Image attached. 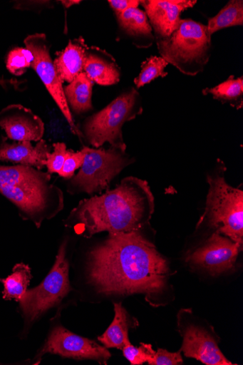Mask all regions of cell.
Instances as JSON below:
<instances>
[{
  "label": "cell",
  "mask_w": 243,
  "mask_h": 365,
  "mask_svg": "<svg viewBox=\"0 0 243 365\" xmlns=\"http://www.w3.org/2000/svg\"><path fill=\"white\" fill-rule=\"evenodd\" d=\"M88 276L98 292L105 294L161 293L170 277L169 264L140 233L109 235L88 255Z\"/></svg>",
  "instance_id": "1"
},
{
  "label": "cell",
  "mask_w": 243,
  "mask_h": 365,
  "mask_svg": "<svg viewBox=\"0 0 243 365\" xmlns=\"http://www.w3.org/2000/svg\"><path fill=\"white\" fill-rule=\"evenodd\" d=\"M154 210L155 198L148 182L129 177L114 190L81 201L64 225L87 239L103 231L140 233Z\"/></svg>",
  "instance_id": "2"
},
{
  "label": "cell",
  "mask_w": 243,
  "mask_h": 365,
  "mask_svg": "<svg viewBox=\"0 0 243 365\" xmlns=\"http://www.w3.org/2000/svg\"><path fill=\"white\" fill-rule=\"evenodd\" d=\"M0 194L16 207L23 220L38 228L64 207L63 191L51 183V175L29 165L0 164Z\"/></svg>",
  "instance_id": "3"
},
{
  "label": "cell",
  "mask_w": 243,
  "mask_h": 365,
  "mask_svg": "<svg viewBox=\"0 0 243 365\" xmlns=\"http://www.w3.org/2000/svg\"><path fill=\"white\" fill-rule=\"evenodd\" d=\"M157 45L162 58L190 76L202 73L212 55L207 26L192 19H182L178 29L169 38L157 40Z\"/></svg>",
  "instance_id": "4"
},
{
  "label": "cell",
  "mask_w": 243,
  "mask_h": 365,
  "mask_svg": "<svg viewBox=\"0 0 243 365\" xmlns=\"http://www.w3.org/2000/svg\"><path fill=\"white\" fill-rule=\"evenodd\" d=\"M143 112L140 94L131 88L105 108L86 119L81 130L83 138L95 148L109 143L111 147L125 152L123 126Z\"/></svg>",
  "instance_id": "5"
},
{
  "label": "cell",
  "mask_w": 243,
  "mask_h": 365,
  "mask_svg": "<svg viewBox=\"0 0 243 365\" xmlns=\"http://www.w3.org/2000/svg\"><path fill=\"white\" fill-rule=\"evenodd\" d=\"M206 207L197 223L203 222L243 247V191L229 185L222 175L208 176Z\"/></svg>",
  "instance_id": "6"
},
{
  "label": "cell",
  "mask_w": 243,
  "mask_h": 365,
  "mask_svg": "<svg viewBox=\"0 0 243 365\" xmlns=\"http://www.w3.org/2000/svg\"><path fill=\"white\" fill-rule=\"evenodd\" d=\"M83 149L85 158L81 169L67 185V191L71 194L92 195L108 189L113 179L133 162L125 151L113 147Z\"/></svg>",
  "instance_id": "7"
},
{
  "label": "cell",
  "mask_w": 243,
  "mask_h": 365,
  "mask_svg": "<svg viewBox=\"0 0 243 365\" xmlns=\"http://www.w3.org/2000/svg\"><path fill=\"white\" fill-rule=\"evenodd\" d=\"M66 242L60 246L53 267L38 287L27 289L21 298L19 312L26 325L36 321L43 313L58 304L72 291L68 279L69 263Z\"/></svg>",
  "instance_id": "8"
},
{
  "label": "cell",
  "mask_w": 243,
  "mask_h": 365,
  "mask_svg": "<svg viewBox=\"0 0 243 365\" xmlns=\"http://www.w3.org/2000/svg\"><path fill=\"white\" fill-rule=\"evenodd\" d=\"M26 48L33 55L31 68L37 73L54 102L71 125L74 135L83 138L81 130L76 124L63 92V81L59 77L50 54V45L45 34L29 36L24 40Z\"/></svg>",
  "instance_id": "9"
},
{
  "label": "cell",
  "mask_w": 243,
  "mask_h": 365,
  "mask_svg": "<svg viewBox=\"0 0 243 365\" xmlns=\"http://www.w3.org/2000/svg\"><path fill=\"white\" fill-rule=\"evenodd\" d=\"M46 354L78 360L92 359L103 364H107L112 356L105 346H101L92 340L73 334L61 326L56 327L51 331L37 358Z\"/></svg>",
  "instance_id": "10"
},
{
  "label": "cell",
  "mask_w": 243,
  "mask_h": 365,
  "mask_svg": "<svg viewBox=\"0 0 243 365\" xmlns=\"http://www.w3.org/2000/svg\"><path fill=\"white\" fill-rule=\"evenodd\" d=\"M242 247L215 232L210 238L192 253L187 261L217 276L233 269Z\"/></svg>",
  "instance_id": "11"
},
{
  "label": "cell",
  "mask_w": 243,
  "mask_h": 365,
  "mask_svg": "<svg viewBox=\"0 0 243 365\" xmlns=\"http://www.w3.org/2000/svg\"><path fill=\"white\" fill-rule=\"evenodd\" d=\"M0 128L9 140L17 142L38 143L45 133L43 120L21 105H11L0 111Z\"/></svg>",
  "instance_id": "12"
},
{
  "label": "cell",
  "mask_w": 243,
  "mask_h": 365,
  "mask_svg": "<svg viewBox=\"0 0 243 365\" xmlns=\"http://www.w3.org/2000/svg\"><path fill=\"white\" fill-rule=\"evenodd\" d=\"M196 0H144L140 2L145 10L157 40L169 38L179 27L181 14L193 8Z\"/></svg>",
  "instance_id": "13"
},
{
  "label": "cell",
  "mask_w": 243,
  "mask_h": 365,
  "mask_svg": "<svg viewBox=\"0 0 243 365\" xmlns=\"http://www.w3.org/2000/svg\"><path fill=\"white\" fill-rule=\"evenodd\" d=\"M183 337L182 351L185 356L194 358L207 365H232L222 354L217 340L200 326H180Z\"/></svg>",
  "instance_id": "14"
},
{
  "label": "cell",
  "mask_w": 243,
  "mask_h": 365,
  "mask_svg": "<svg viewBox=\"0 0 243 365\" xmlns=\"http://www.w3.org/2000/svg\"><path fill=\"white\" fill-rule=\"evenodd\" d=\"M51 152V147L43 140L33 147L31 142L9 143L7 137L0 136V162H12L42 170Z\"/></svg>",
  "instance_id": "15"
},
{
  "label": "cell",
  "mask_w": 243,
  "mask_h": 365,
  "mask_svg": "<svg viewBox=\"0 0 243 365\" xmlns=\"http://www.w3.org/2000/svg\"><path fill=\"white\" fill-rule=\"evenodd\" d=\"M84 73L94 83L100 86H113L120 79L116 60L106 51L96 47H88L87 50Z\"/></svg>",
  "instance_id": "16"
},
{
  "label": "cell",
  "mask_w": 243,
  "mask_h": 365,
  "mask_svg": "<svg viewBox=\"0 0 243 365\" xmlns=\"http://www.w3.org/2000/svg\"><path fill=\"white\" fill-rule=\"evenodd\" d=\"M88 46L83 37L68 42L66 48L53 61L61 81L71 83L84 72Z\"/></svg>",
  "instance_id": "17"
},
{
  "label": "cell",
  "mask_w": 243,
  "mask_h": 365,
  "mask_svg": "<svg viewBox=\"0 0 243 365\" xmlns=\"http://www.w3.org/2000/svg\"><path fill=\"white\" fill-rule=\"evenodd\" d=\"M116 16L122 31L134 40L138 48H148L153 44L155 36L145 12L130 9Z\"/></svg>",
  "instance_id": "18"
},
{
  "label": "cell",
  "mask_w": 243,
  "mask_h": 365,
  "mask_svg": "<svg viewBox=\"0 0 243 365\" xmlns=\"http://www.w3.org/2000/svg\"><path fill=\"white\" fill-rule=\"evenodd\" d=\"M115 318L110 326L98 340L108 349L114 348L123 350L130 344L129 329L138 325L134 322L121 303L115 304Z\"/></svg>",
  "instance_id": "19"
},
{
  "label": "cell",
  "mask_w": 243,
  "mask_h": 365,
  "mask_svg": "<svg viewBox=\"0 0 243 365\" xmlns=\"http://www.w3.org/2000/svg\"><path fill=\"white\" fill-rule=\"evenodd\" d=\"M94 83L83 72L63 88L69 108L79 115L93 109L92 93Z\"/></svg>",
  "instance_id": "20"
},
{
  "label": "cell",
  "mask_w": 243,
  "mask_h": 365,
  "mask_svg": "<svg viewBox=\"0 0 243 365\" xmlns=\"http://www.w3.org/2000/svg\"><path fill=\"white\" fill-rule=\"evenodd\" d=\"M32 275L29 265L19 263L13 269L12 274L6 279H1L4 285V299L14 300L19 302L22 296L28 289Z\"/></svg>",
  "instance_id": "21"
},
{
  "label": "cell",
  "mask_w": 243,
  "mask_h": 365,
  "mask_svg": "<svg viewBox=\"0 0 243 365\" xmlns=\"http://www.w3.org/2000/svg\"><path fill=\"white\" fill-rule=\"evenodd\" d=\"M202 93L212 95L214 98L222 103H229L232 107L242 108L243 79L231 76L226 81L211 88H205Z\"/></svg>",
  "instance_id": "22"
},
{
  "label": "cell",
  "mask_w": 243,
  "mask_h": 365,
  "mask_svg": "<svg viewBox=\"0 0 243 365\" xmlns=\"http://www.w3.org/2000/svg\"><path fill=\"white\" fill-rule=\"evenodd\" d=\"M243 25V1L231 0L214 17L208 20L206 26L212 37L215 32L232 26Z\"/></svg>",
  "instance_id": "23"
},
{
  "label": "cell",
  "mask_w": 243,
  "mask_h": 365,
  "mask_svg": "<svg viewBox=\"0 0 243 365\" xmlns=\"http://www.w3.org/2000/svg\"><path fill=\"white\" fill-rule=\"evenodd\" d=\"M167 64L162 57L154 56L148 58L142 64L141 73L134 79L135 86L140 88L159 77H166L167 73L165 70Z\"/></svg>",
  "instance_id": "24"
},
{
  "label": "cell",
  "mask_w": 243,
  "mask_h": 365,
  "mask_svg": "<svg viewBox=\"0 0 243 365\" xmlns=\"http://www.w3.org/2000/svg\"><path fill=\"white\" fill-rule=\"evenodd\" d=\"M33 60V55L28 49L16 48L9 53L6 68L11 74L21 76L28 68H31Z\"/></svg>",
  "instance_id": "25"
},
{
  "label": "cell",
  "mask_w": 243,
  "mask_h": 365,
  "mask_svg": "<svg viewBox=\"0 0 243 365\" xmlns=\"http://www.w3.org/2000/svg\"><path fill=\"white\" fill-rule=\"evenodd\" d=\"M124 356L132 365H142L148 362L155 355L152 346L141 344V346L135 347L129 344L123 349Z\"/></svg>",
  "instance_id": "26"
},
{
  "label": "cell",
  "mask_w": 243,
  "mask_h": 365,
  "mask_svg": "<svg viewBox=\"0 0 243 365\" xmlns=\"http://www.w3.org/2000/svg\"><path fill=\"white\" fill-rule=\"evenodd\" d=\"M85 158V151L75 152L73 150H67L65 161L58 176L64 180H71L76 170L81 168Z\"/></svg>",
  "instance_id": "27"
},
{
  "label": "cell",
  "mask_w": 243,
  "mask_h": 365,
  "mask_svg": "<svg viewBox=\"0 0 243 365\" xmlns=\"http://www.w3.org/2000/svg\"><path fill=\"white\" fill-rule=\"evenodd\" d=\"M53 151L47 155L46 168L50 175L59 174L66 156V145L64 143H56L53 145Z\"/></svg>",
  "instance_id": "28"
},
{
  "label": "cell",
  "mask_w": 243,
  "mask_h": 365,
  "mask_svg": "<svg viewBox=\"0 0 243 365\" xmlns=\"http://www.w3.org/2000/svg\"><path fill=\"white\" fill-rule=\"evenodd\" d=\"M148 363L150 365H179L183 364V359L181 351L170 353L160 349Z\"/></svg>",
  "instance_id": "29"
},
{
  "label": "cell",
  "mask_w": 243,
  "mask_h": 365,
  "mask_svg": "<svg viewBox=\"0 0 243 365\" xmlns=\"http://www.w3.org/2000/svg\"><path fill=\"white\" fill-rule=\"evenodd\" d=\"M140 0H109L108 4L116 15L124 13L130 9H138Z\"/></svg>",
  "instance_id": "30"
},
{
  "label": "cell",
  "mask_w": 243,
  "mask_h": 365,
  "mask_svg": "<svg viewBox=\"0 0 243 365\" xmlns=\"http://www.w3.org/2000/svg\"><path fill=\"white\" fill-rule=\"evenodd\" d=\"M60 3L66 9H69L73 6L80 4L81 3V1H80V0H62V1H60Z\"/></svg>",
  "instance_id": "31"
}]
</instances>
